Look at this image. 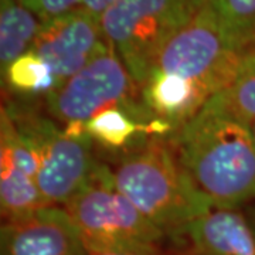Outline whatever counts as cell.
Wrapping results in <instances>:
<instances>
[{
  "mask_svg": "<svg viewBox=\"0 0 255 255\" xmlns=\"http://www.w3.org/2000/svg\"><path fill=\"white\" fill-rule=\"evenodd\" d=\"M167 140L213 207L237 209L255 197V143L250 124L206 102Z\"/></svg>",
  "mask_w": 255,
  "mask_h": 255,
  "instance_id": "cell-1",
  "label": "cell"
},
{
  "mask_svg": "<svg viewBox=\"0 0 255 255\" xmlns=\"http://www.w3.org/2000/svg\"><path fill=\"white\" fill-rule=\"evenodd\" d=\"M110 172L115 187L166 237L176 240L213 209L177 160L167 137H149L124 152Z\"/></svg>",
  "mask_w": 255,
  "mask_h": 255,
  "instance_id": "cell-2",
  "label": "cell"
},
{
  "mask_svg": "<svg viewBox=\"0 0 255 255\" xmlns=\"http://www.w3.org/2000/svg\"><path fill=\"white\" fill-rule=\"evenodd\" d=\"M36 156L37 183L47 206H64L91 182L100 169L88 135H68L53 118L26 104L1 105Z\"/></svg>",
  "mask_w": 255,
  "mask_h": 255,
  "instance_id": "cell-3",
  "label": "cell"
},
{
  "mask_svg": "<svg viewBox=\"0 0 255 255\" xmlns=\"http://www.w3.org/2000/svg\"><path fill=\"white\" fill-rule=\"evenodd\" d=\"M204 0H118L101 14L104 36L140 87L169 40Z\"/></svg>",
  "mask_w": 255,
  "mask_h": 255,
  "instance_id": "cell-4",
  "label": "cell"
},
{
  "mask_svg": "<svg viewBox=\"0 0 255 255\" xmlns=\"http://www.w3.org/2000/svg\"><path fill=\"white\" fill-rule=\"evenodd\" d=\"M63 207L88 254L157 244L166 237L115 187L105 164H100L95 177Z\"/></svg>",
  "mask_w": 255,
  "mask_h": 255,
  "instance_id": "cell-5",
  "label": "cell"
},
{
  "mask_svg": "<svg viewBox=\"0 0 255 255\" xmlns=\"http://www.w3.org/2000/svg\"><path fill=\"white\" fill-rule=\"evenodd\" d=\"M139 87L112 47L46 95L47 108L61 125L84 124L101 111L124 108L139 118L155 119L142 100L136 101Z\"/></svg>",
  "mask_w": 255,
  "mask_h": 255,
  "instance_id": "cell-6",
  "label": "cell"
},
{
  "mask_svg": "<svg viewBox=\"0 0 255 255\" xmlns=\"http://www.w3.org/2000/svg\"><path fill=\"white\" fill-rule=\"evenodd\" d=\"M234 55L236 48L230 44L211 1L204 0L164 46L152 71L189 80L210 100L226 85Z\"/></svg>",
  "mask_w": 255,
  "mask_h": 255,
  "instance_id": "cell-7",
  "label": "cell"
},
{
  "mask_svg": "<svg viewBox=\"0 0 255 255\" xmlns=\"http://www.w3.org/2000/svg\"><path fill=\"white\" fill-rule=\"evenodd\" d=\"M108 47L100 17L77 7L44 21L31 50L50 64L58 87Z\"/></svg>",
  "mask_w": 255,
  "mask_h": 255,
  "instance_id": "cell-8",
  "label": "cell"
},
{
  "mask_svg": "<svg viewBox=\"0 0 255 255\" xmlns=\"http://www.w3.org/2000/svg\"><path fill=\"white\" fill-rule=\"evenodd\" d=\"M0 255H88V251L64 207L47 206L3 221Z\"/></svg>",
  "mask_w": 255,
  "mask_h": 255,
  "instance_id": "cell-9",
  "label": "cell"
},
{
  "mask_svg": "<svg viewBox=\"0 0 255 255\" xmlns=\"http://www.w3.org/2000/svg\"><path fill=\"white\" fill-rule=\"evenodd\" d=\"M36 156L6 110L0 111V206L3 220L47 207L37 183Z\"/></svg>",
  "mask_w": 255,
  "mask_h": 255,
  "instance_id": "cell-10",
  "label": "cell"
},
{
  "mask_svg": "<svg viewBox=\"0 0 255 255\" xmlns=\"http://www.w3.org/2000/svg\"><path fill=\"white\" fill-rule=\"evenodd\" d=\"M176 240L179 255H255V230L237 209L213 207Z\"/></svg>",
  "mask_w": 255,
  "mask_h": 255,
  "instance_id": "cell-11",
  "label": "cell"
},
{
  "mask_svg": "<svg viewBox=\"0 0 255 255\" xmlns=\"http://www.w3.org/2000/svg\"><path fill=\"white\" fill-rule=\"evenodd\" d=\"M140 100L152 117L169 124L174 133L199 114L209 98L189 80L152 71L140 87Z\"/></svg>",
  "mask_w": 255,
  "mask_h": 255,
  "instance_id": "cell-12",
  "label": "cell"
},
{
  "mask_svg": "<svg viewBox=\"0 0 255 255\" xmlns=\"http://www.w3.org/2000/svg\"><path fill=\"white\" fill-rule=\"evenodd\" d=\"M207 102L247 124L255 122V36L236 50L226 85Z\"/></svg>",
  "mask_w": 255,
  "mask_h": 255,
  "instance_id": "cell-13",
  "label": "cell"
},
{
  "mask_svg": "<svg viewBox=\"0 0 255 255\" xmlns=\"http://www.w3.org/2000/svg\"><path fill=\"white\" fill-rule=\"evenodd\" d=\"M43 21L21 0H0V67L1 71L31 50Z\"/></svg>",
  "mask_w": 255,
  "mask_h": 255,
  "instance_id": "cell-14",
  "label": "cell"
},
{
  "mask_svg": "<svg viewBox=\"0 0 255 255\" xmlns=\"http://www.w3.org/2000/svg\"><path fill=\"white\" fill-rule=\"evenodd\" d=\"M1 80L10 90L23 95H48L57 87L50 64L33 50L11 61L1 71Z\"/></svg>",
  "mask_w": 255,
  "mask_h": 255,
  "instance_id": "cell-15",
  "label": "cell"
},
{
  "mask_svg": "<svg viewBox=\"0 0 255 255\" xmlns=\"http://www.w3.org/2000/svg\"><path fill=\"white\" fill-rule=\"evenodd\" d=\"M230 44L238 47L255 36V0H210Z\"/></svg>",
  "mask_w": 255,
  "mask_h": 255,
  "instance_id": "cell-16",
  "label": "cell"
},
{
  "mask_svg": "<svg viewBox=\"0 0 255 255\" xmlns=\"http://www.w3.org/2000/svg\"><path fill=\"white\" fill-rule=\"evenodd\" d=\"M81 0H21V3L31 10L43 23L61 16L80 6Z\"/></svg>",
  "mask_w": 255,
  "mask_h": 255,
  "instance_id": "cell-17",
  "label": "cell"
},
{
  "mask_svg": "<svg viewBox=\"0 0 255 255\" xmlns=\"http://www.w3.org/2000/svg\"><path fill=\"white\" fill-rule=\"evenodd\" d=\"M88 255H179V253H169V251L162 250L157 244H149V246L128 247V248L111 250V251Z\"/></svg>",
  "mask_w": 255,
  "mask_h": 255,
  "instance_id": "cell-18",
  "label": "cell"
},
{
  "mask_svg": "<svg viewBox=\"0 0 255 255\" xmlns=\"http://www.w3.org/2000/svg\"><path fill=\"white\" fill-rule=\"evenodd\" d=\"M115 1H118V0H81L78 7L91 13L97 17H101V14L108 7H111Z\"/></svg>",
  "mask_w": 255,
  "mask_h": 255,
  "instance_id": "cell-19",
  "label": "cell"
},
{
  "mask_svg": "<svg viewBox=\"0 0 255 255\" xmlns=\"http://www.w3.org/2000/svg\"><path fill=\"white\" fill-rule=\"evenodd\" d=\"M250 127H251V132H253V137H254V143H255V122L250 124Z\"/></svg>",
  "mask_w": 255,
  "mask_h": 255,
  "instance_id": "cell-20",
  "label": "cell"
}]
</instances>
